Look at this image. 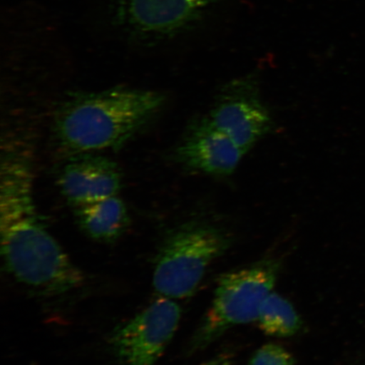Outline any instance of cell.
<instances>
[{
  "mask_svg": "<svg viewBox=\"0 0 365 365\" xmlns=\"http://www.w3.org/2000/svg\"><path fill=\"white\" fill-rule=\"evenodd\" d=\"M165 98L156 91L112 88L73 93L57 109L54 132L72 154L118 149L152 120Z\"/></svg>",
  "mask_w": 365,
  "mask_h": 365,
  "instance_id": "cell-2",
  "label": "cell"
},
{
  "mask_svg": "<svg viewBox=\"0 0 365 365\" xmlns=\"http://www.w3.org/2000/svg\"><path fill=\"white\" fill-rule=\"evenodd\" d=\"M231 245L230 237L216 227L200 222L181 227L158 251L153 275L155 291L173 299L192 296L209 267Z\"/></svg>",
  "mask_w": 365,
  "mask_h": 365,
  "instance_id": "cell-4",
  "label": "cell"
},
{
  "mask_svg": "<svg viewBox=\"0 0 365 365\" xmlns=\"http://www.w3.org/2000/svg\"><path fill=\"white\" fill-rule=\"evenodd\" d=\"M245 154L208 117L190 125L176 150L182 166L211 176L232 175Z\"/></svg>",
  "mask_w": 365,
  "mask_h": 365,
  "instance_id": "cell-7",
  "label": "cell"
},
{
  "mask_svg": "<svg viewBox=\"0 0 365 365\" xmlns=\"http://www.w3.org/2000/svg\"><path fill=\"white\" fill-rule=\"evenodd\" d=\"M132 30L150 36L170 35L192 23L215 0H120Z\"/></svg>",
  "mask_w": 365,
  "mask_h": 365,
  "instance_id": "cell-9",
  "label": "cell"
},
{
  "mask_svg": "<svg viewBox=\"0 0 365 365\" xmlns=\"http://www.w3.org/2000/svg\"><path fill=\"white\" fill-rule=\"evenodd\" d=\"M248 365H295V359L284 346L267 344L252 355Z\"/></svg>",
  "mask_w": 365,
  "mask_h": 365,
  "instance_id": "cell-12",
  "label": "cell"
},
{
  "mask_svg": "<svg viewBox=\"0 0 365 365\" xmlns=\"http://www.w3.org/2000/svg\"><path fill=\"white\" fill-rule=\"evenodd\" d=\"M75 217L86 235L103 243L120 239L130 225L126 205L118 195L75 207Z\"/></svg>",
  "mask_w": 365,
  "mask_h": 365,
  "instance_id": "cell-10",
  "label": "cell"
},
{
  "mask_svg": "<svg viewBox=\"0 0 365 365\" xmlns=\"http://www.w3.org/2000/svg\"><path fill=\"white\" fill-rule=\"evenodd\" d=\"M217 129L246 153L269 133L272 120L253 76L228 82L218 93L208 117Z\"/></svg>",
  "mask_w": 365,
  "mask_h": 365,
  "instance_id": "cell-6",
  "label": "cell"
},
{
  "mask_svg": "<svg viewBox=\"0 0 365 365\" xmlns=\"http://www.w3.org/2000/svg\"><path fill=\"white\" fill-rule=\"evenodd\" d=\"M282 264L267 258L223 274L211 307L191 337L188 353L200 352L231 328L257 321L259 307L275 287Z\"/></svg>",
  "mask_w": 365,
  "mask_h": 365,
  "instance_id": "cell-3",
  "label": "cell"
},
{
  "mask_svg": "<svg viewBox=\"0 0 365 365\" xmlns=\"http://www.w3.org/2000/svg\"><path fill=\"white\" fill-rule=\"evenodd\" d=\"M175 299L160 296L112 332L109 344L123 365H157L179 327Z\"/></svg>",
  "mask_w": 365,
  "mask_h": 365,
  "instance_id": "cell-5",
  "label": "cell"
},
{
  "mask_svg": "<svg viewBox=\"0 0 365 365\" xmlns=\"http://www.w3.org/2000/svg\"><path fill=\"white\" fill-rule=\"evenodd\" d=\"M232 359L234 357L230 352H222L200 365H232Z\"/></svg>",
  "mask_w": 365,
  "mask_h": 365,
  "instance_id": "cell-13",
  "label": "cell"
},
{
  "mask_svg": "<svg viewBox=\"0 0 365 365\" xmlns=\"http://www.w3.org/2000/svg\"><path fill=\"white\" fill-rule=\"evenodd\" d=\"M33 167L8 152L1 166L0 234L7 271L20 284L56 296L78 289L85 276L46 228L34 202Z\"/></svg>",
  "mask_w": 365,
  "mask_h": 365,
  "instance_id": "cell-1",
  "label": "cell"
},
{
  "mask_svg": "<svg viewBox=\"0 0 365 365\" xmlns=\"http://www.w3.org/2000/svg\"><path fill=\"white\" fill-rule=\"evenodd\" d=\"M58 178L61 194L73 207L118 195L122 173L115 162L94 153L74 155Z\"/></svg>",
  "mask_w": 365,
  "mask_h": 365,
  "instance_id": "cell-8",
  "label": "cell"
},
{
  "mask_svg": "<svg viewBox=\"0 0 365 365\" xmlns=\"http://www.w3.org/2000/svg\"><path fill=\"white\" fill-rule=\"evenodd\" d=\"M257 322L264 334L282 339L298 334L304 327L294 305L273 291L263 300Z\"/></svg>",
  "mask_w": 365,
  "mask_h": 365,
  "instance_id": "cell-11",
  "label": "cell"
}]
</instances>
